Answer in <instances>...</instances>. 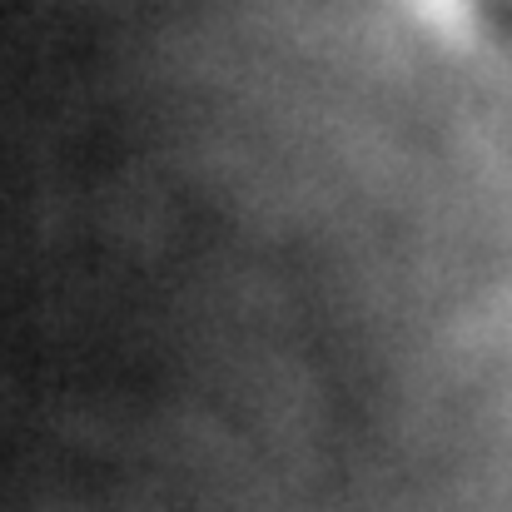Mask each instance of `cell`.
I'll return each mask as SVG.
<instances>
[{
  "label": "cell",
  "instance_id": "1",
  "mask_svg": "<svg viewBox=\"0 0 512 512\" xmlns=\"http://www.w3.org/2000/svg\"><path fill=\"white\" fill-rule=\"evenodd\" d=\"M433 35L468 45L478 55L512 60V0H408Z\"/></svg>",
  "mask_w": 512,
  "mask_h": 512
}]
</instances>
